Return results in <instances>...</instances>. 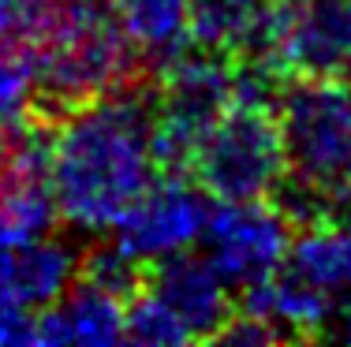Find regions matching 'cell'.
Wrapping results in <instances>:
<instances>
[{"label": "cell", "instance_id": "1", "mask_svg": "<svg viewBox=\"0 0 351 347\" xmlns=\"http://www.w3.org/2000/svg\"><path fill=\"white\" fill-rule=\"evenodd\" d=\"M154 176L157 153L149 109L120 90L64 109V120L49 135L56 217L86 235L116 228Z\"/></svg>", "mask_w": 351, "mask_h": 347}, {"label": "cell", "instance_id": "2", "mask_svg": "<svg viewBox=\"0 0 351 347\" xmlns=\"http://www.w3.org/2000/svg\"><path fill=\"white\" fill-rule=\"evenodd\" d=\"M23 56L34 94L60 112L123 90L138 64L112 8L101 0H56Z\"/></svg>", "mask_w": 351, "mask_h": 347}, {"label": "cell", "instance_id": "3", "mask_svg": "<svg viewBox=\"0 0 351 347\" xmlns=\"http://www.w3.org/2000/svg\"><path fill=\"white\" fill-rule=\"evenodd\" d=\"M187 168L217 202L273 198L280 191L288 179V150L269 79L239 71L236 97L202 135Z\"/></svg>", "mask_w": 351, "mask_h": 347}, {"label": "cell", "instance_id": "4", "mask_svg": "<svg viewBox=\"0 0 351 347\" xmlns=\"http://www.w3.org/2000/svg\"><path fill=\"white\" fill-rule=\"evenodd\" d=\"M288 176L303 194L306 217L351 202V82L295 79L277 101Z\"/></svg>", "mask_w": 351, "mask_h": 347}, {"label": "cell", "instance_id": "5", "mask_svg": "<svg viewBox=\"0 0 351 347\" xmlns=\"http://www.w3.org/2000/svg\"><path fill=\"white\" fill-rule=\"evenodd\" d=\"M236 86L239 71L232 68V60L221 53H210V49H198V53L183 49L176 60L165 64L161 90H157V101L149 109L157 168H187L202 135L236 97Z\"/></svg>", "mask_w": 351, "mask_h": 347}, {"label": "cell", "instance_id": "6", "mask_svg": "<svg viewBox=\"0 0 351 347\" xmlns=\"http://www.w3.org/2000/svg\"><path fill=\"white\" fill-rule=\"evenodd\" d=\"M291 213L273 198H247V202H221L210 209L202 231L206 261L224 277L228 287L250 292L273 277L291 246Z\"/></svg>", "mask_w": 351, "mask_h": 347}, {"label": "cell", "instance_id": "7", "mask_svg": "<svg viewBox=\"0 0 351 347\" xmlns=\"http://www.w3.org/2000/svg\"><path fill=\"white\" fill-rule=\"evenodd\" d=\"M210 205L198 183H187L180 172L149 179L128 213L116 220V250L135 266H157L165 258L187 254L202 243Z\"/></svg>", "mask_w": 351, "mask_h": 347}, {"label": "cell", "instance_id": "8", "mask_svg": "<svg viewBox=\"0 0 351 347\" xmlns=\"http://www.w3.org/2000/svg\"><path fill=\"white\" fill-rule=\"evenodd\" d=\"M262 53L273 71L291 79L348 75L351 0H280Z\"/></svg>", "mask_w": 351, "mask_h": 347}, {"label": "cell", "instance_id": "9", "mask_svg": "<svg viewBox=\"0 0 351 347\" xmlns=\"http://www.w3.org/2000/svg\"><path fill=\"white\" fill-rule=\"evenodd\" d=\"M149 280L146 287L149 295L161 299V307L176 318V325L187 333V340H217L232 310V292L224 284V277L217 272L206 258H195V254H176V258H165L157 266H149Z\"/></svg>", "mask_w": 351, "mask_h": 347}, {"label": "cell", "instance_id": "10", "mask_svg": "<svg viewBox=\"0 0 351 347\" xmlns=\"http://www.w3.org/2000/svg\"><path fill=\"white\" fill-rule=\"evenodd\" d=\"M82 258L64 239L30 235L0 246V303L19 310H45L75 284Z\"/></svg>", "mask_w": 351, "mask_h": 347}, {"label": "cell", "instance_id": "11", "mask_svg": "<svg viewBox=\"0 0 351 347\" xmlns=\"http://www.w3.org/2000/svg\"><path fill=\"white\" fill-rule=\"evenodd\" d=\"M123 303L128 295L101 280L79 272L75 284L53 307L38 310L34 329L38 344L68 347V344H90V347H108L123 340Z\"/></svg>", "mask_w": 351, "mask_h": 347}, {"label": "cell", "instance_id": "12", "mask_svg": "<svg viewBox=\"0 0 351 347\" xmlns=\"http://www.w3.org/2000/svg\"><path fill=\"white\" fill-rule=\"evenodd\" d=\"M280 272L340 310L351 295V220H340L332 213L306 217L303 228L291 231Z\"/></svg>", "mask_w": 351, "mask_h": 347}, {"label": "cell", "instance_id": "13", "mask_svg": "<svg viewBox=\"0 0 351 347\" xmlns=\"http://www.w3.org/2000/svg\"><path fill=\"white\" fill-rule=\"evenodd\" d=\"M280 0H191V41L221 56L262 53Z\"/></svg>", "mask_w": 351, "mask_h": 347}, {"label": "cell", "instance_id": "14", "mask_svg": "<svg viewBox=\"0 0 351 347\" xmlns=\"http://www.w3.org/2000/svg\"><path fill=\"white\" fill-rule=\"evenodd\" d=\"M131 49L149 64H169L191 41V0H108Z\"/></svg>", "mask_w": 351, "mask_h": 347}, {"label": "cell", "instance_id": "15", "mask_svg": "<svg viewBox=\"0 0 351 347\" xmlns=\"http://www.w3.org/2000/svg\"><path fill=\"white\" fill-rule=\"evenodd\" d=\"M30 101H34V82L23 49L0 41V138L19 131L27 123Z\"/></svg>", "mask_w": 351, "mask_h": 347}, {"label": "cell", "instance_id": "16", "mask_svg": "<svg viewBox=\"0 0 351 347\" xmlns=\"http://www.w3.org/2000/svg\"><path fill=\"white\" fill-rule=\"evenodd\" d=\"M56 0H0V41L27 49L49 23Z\"/></svg>", "mask_w": 351, "mask_h": 347}, {"label": "cell", "instance_id": "17", "mask_svg": "<svg viewBox=\"0 0 351 347\" xmlns=\"http://www.w3.org/2000/svg\"><path fill=\"white\" fill-rule=\"evenodd\" d=\"M217 340L232 344V347H258V344H277V340H284V336L262 318V313L243 310V313H232L228 325L217 333Z\"/></svg>", "mask_w": 351, "mask_h": 347}, {"label": "cell", "instance_id": "18", "mask_svg": "<svg viewBox=\"0 0 351 347\" xmlns=\"http://www.w3.org/2000/svg\"><path fill=\"white\" fill-rule=\"evenodd\" d=\"M34 318H38V313L19 310V307H4V303H0V347H27V344H38Z\"/></svg>", "mask_w": 351, "mask_h": 347}, {"label": "cell", "instance_id": "19", "mask_svg": "<svg viewBox=\"0 0 351 347\" xmlns=\"http://www.w3.org/2000/svg\"><path fill=\"white\" fill-rule=\"evenodd\" d=\"M340 336L351 340V295H348V303H344V313H340Z\"/></svg>", "mask_w": 351, "mask_h": 347}]
</instances>
